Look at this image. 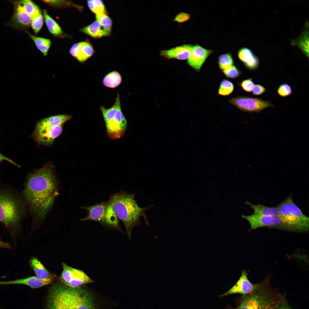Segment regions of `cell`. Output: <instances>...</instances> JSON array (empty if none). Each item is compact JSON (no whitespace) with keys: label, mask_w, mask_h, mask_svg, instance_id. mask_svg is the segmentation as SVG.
<instances>
[{"label":"cell","mask_w":309,"mask_h":309,"mask_svg":"<svg viewBox=\"0 0 309 309\" xmlns=\"http://www.w3.org/2000/svg\"><path fill=\"white\" fill-rule=\"evenodd\" d=\"M58 194V182L52 164L47 163L28 174L21 194L34 226L44 220Z\"/></svg>","instance_id":"cell-1"},{"label":"cell","mask_w":309,"mask_h":309,"mask_svg":"<svg viewBox=\"0 0 309 309\" xmlns=\"http://www.w3.org/2000/svg\"><path fill=\"white\" fill-rule=\"evenodd\" d=\"M28 207L21 193L0 185V223L13 237L21 229V223L25 217Z\"/></svg>","instance_id":"cell-2"},{"label":"cell","mask_w":309,"mask_h":309,"mask_svg":"<svg viewBox=\"0 0 309 309\" xmlns=\"http://www.w3.org/2000/svg\"><path fill=\"white\" fill-rule=\"evenodd\" d=\"M135 196L134 193L121 191L110 195L109 199L118 218L124 223L129 239L131 238L134 228L140 225L141 217L144 219L146 225L148 224L145 213L152 206L140 207L135 199Z\"/></svg>","instance_id":"cell-3"},{"label":"cell","mask_w":309,"mask_h":309,"mask_svg":"<svg viewBox=\"0 0 309 309\" xmlns=\"http://www.w3.org/2000/svg\"><path fill=\"white\" fill-rule=\"evenodd\" d=\"M270 285V279L267 277L258 283L252 292L243 296L238 307L234 309H275L286 300Z\"/></svg>","instance_id":"cell-4"},{"label":"cell","mask_w":309,"mask_h":309,"mask_svg":"<svg viewBox=\"0 0 309 309\" xmlns=\"http://www.w3.org/2000/svg\"><path fill=\"white\" fill-rule=\"evenodd\" d=\"M276 207L285 230L299 232L308 231L309 218L294 203L291 195Z\"/></svg>","instance_id":"cell-5"},{"label":"cell","mask_w":309,"mask_h":309,"mask_svg":"<svg viewBox=\"0 0 309 309\" xmlns=\"http://www.w3.org/2000/svg\"><path fill=\"white\" fill-rule=\"evenodd\" d=\"M100 110L104 120L108 137L116 139L124 134L127 126V121L122 111L120 95L117 93L114 103L109 108L102 106Z\"/></svg>","instance_id":"cell-6"},{"label":"cell","mask_w":309,"mask_h":309,"mask_svg":"<svg viewBox=\"0 0 309 309\" xmlns=\"http://www.w3.org/2000/svg\"><path fill=\"white\" fill-rule=\"evenodd\" d=\"M73 288L63 284H56L49 290L47 298V309H70Z\"/></svg>","instance_id":"cell-7"},{"label":"cell","mask_w":309,"mask_h":309,"mask_svg":"<svg viewBox=\"0 0 309 309\" xmlns=\"http://www.w3.org/2000/svg\"><path fill=\"white\" fill-rule=\"evenodd\" d=\"M63 271L60 279L63 284L71 288H76L94 281L83 271L62 263Z\"/></svg>","instance_id":"cell-8"},{"label":"cell","mask_w":309,"mask_h":309,"mask_svg":"<svg viewBox=\"0 0 309 309\" xmlns=\"http://www.w3.org/2000/svg\"><path fill=\"white\" fill-rule=\"evenodd\" d=\"M228 102L241 110L249 112H259L266 108L274 107L270 101L249 97L238 96L229 99Z\"/></svg>","instance_id":"cell-9"},{"label":"cell","mask_w":309,"mask_h":309,"mask_svg":"<svg viewBox=\"0 0 309 309\" xmlns=\"http://www.w3.org/2000/svg\"><path fill=\"white\" fill-rule=\"evenodd\" d=\"M241 217L249 223L250 225L249 230L262 227L285 230L284 224L278 215H266L253 213L249 215L242 214Z\"/></svg>","instance_id":"cell-10"},{"label":"cell","mask_w":309,"mask_h":309,"mask_svg":"<svg viewBox=\"0 0 309 309\" xmlns=\"http://www.w3.org/2000/svg\"><path fill=\"white\" fill-rule=\"evenodd\" d=\"M63 125L35 129L32 137L39 144L44 145H51L52 144L55 139L62 133Z\"/></svg>","instance_id":"cell-11"},{"label":"cell","mask_w":309,"mask_h":309,"mask_svg":"<svg viewBox=\"0 0 309 309\" xmlns=\"http://www.w3.org/2000/svg\"><path fill=\"white\" fill-rule=\"evenodd\" d=\"M72 309H96L92 294L81 286L74 288Z\"/></svg>","instance_id":"cell-12"},{"label":"cell","mask_w":309,"mask_h":309,"mask_svg":"<svg viewBox=\"0 0 309 309\" xmlns=\"http://www.w3.org/2000/svg\"><path fill=\"white\" fill-rule=\"evenodd\" d=\"M247 273L245 270L242 271L241 275L236 283L226 292L220 295L222 297L234 294H240L243 296L248 294L252 292L256 288L258 283L253 284L247 277Z\"/></svg>","instance_id":"cell-13"},{"label":"cell","mask_w":309,"mask_h":309,"mask_svg":"<svg viewBox=\"0 0 309 309\" xmlns=\"http://www.w3.org/2000/svg\"><path fill=\"white\" fill-rule=\"evenodd\" d=\"M213 52L212 50L205 48L199 45H193L187 64L199 72L206 60Z\"/></svg>","instance_id":"cell-14"},{"label":"cell","mask_w":309,"mask_h":309,"mask_svg":"<svg viewBox=\"0 0 309 309\" xmlns=\"http://www.w3.org/2000/svg\"><path fill=\"white\" fill-rule=\"evenodd\" d=\"M107 201H102L91 206L82 207L81 208L85 209L87 212L86 216L80 219L82 221H92L100 223L104 226V217Z\"/></svg>","instance_id":"cell-15"},{"label":"cell","mask_w":309,"mask_h":309,"mask_svg":"<svg viewBox=\"0 0 309 309\" xmlns=\"http://www.w3.org/2000/svg\"><path fill=\"white\" fill-rule=\"evenodd\" d=\"M54 279V276L42 279L37 276H31L9 281H0V285L24 284L35 289L48 285L53 282Z\"/></svg>","instance_id":"cell-16"},{"label":"cell","mask_w":309,"mask_h":309,"mask_svg":"<svg viewBox=\"0 0 309 309\" xmlns=\"http://www.w3.org/2000/svg\"><path fill=\"white\" fill-rule=\"evenodd\" d=\"M193 45L185 44L161 51L160 55L168 60L175 59L180 60L188 59L191 53Z\"/></svg>","instance_id":"cell-17"},{"label":"cell","mask_w":309,"mask_h":309,"mask_svg":"<svg viewBox=\"0 0 309 309\" xmlns=\"http://www.w3.org/2000/svg\"><path fill=\"white\" fill-rule=\"evenodd\" d=\"M70 52L79 62H83L92 56L94 49L90 44L82 41L74 44L71 48Z\"/></svg>","instance_id":"cell-18"},{"label":"cell","mask_w":309,"mask_h":309,"mask_svg":"<svg viewBox=\"0 0 309 309\" xmlns=\"http://www.w3.org/2000/svg\"><path fill=\"white\" fill-rule=\"evenodd\" d=\"M13 3L15 7L10 25L18 29L28 27L31 23L32 18L21 6L14 1Z\"/></svg>","instance_id":"cell-19"},{"label":"cell","mask_w":309,"mask_h":309,"mask_svg":"<svg viewBox=\"0 0 309 309\" xmlns=\"http://www.w3.org/2000/svg\"><path fill=\"white\" fill-rule=\"evenodd\" d=\"M239 59L247 69L251 70L257 69L260 65L258 57L249 48L243 47L237 53Z\"/></svg>","instance_id":"cell-20"},{"label":"cell","mask_w":309,"mask_h":309,"mask_svg":"<svg viewBox=\"0 0 309 309\" xmlns=\"http://www.w3.org/2000/svg\"><path fill=\"white\" fill-rule=\"evenodd\" d=\"M72 117L71 115H69L60 114L45 118L37 122L35 129L53 127L62 125L69 120Z\"/></svg>","instance_id":"cell-21"},{"label":"cell","mask_w":309,"mask_h":309,"mask_svg":"<svg viewBox=\"0 0 309 309\" xmlns=\"http://www.w3.org/2000/svg\"><path fill=\"white\" fill-rule=\"evenodd\" d=\"M309 24L306 21L305 28L301 34L296 39H291V45L298 47L308 58L309 56Z\"/></svg>","instance_id":"cell-22"},{"label":"cell","mask_w":309,"mask_h":309,"mask_svg":"<svg viewBox=\"0 0 309 309\" xmlns=\"http://www.w3.org/2000/svg\"><path fill=\"white\" fill-rule=\"evenodd\" d=\"M107 201L104 217V226L121 231L118 218L114 211L112 203L109 199Z\"/></svg>","instance_id":"cell-23"},{"label":"cell","mask_w":309,"mask_h":309,"mask_svg":"<svg viewBox=\"0 0 309 309\" xmlns=\"http://www.w3.org/2000/svg\"><path fill=\"white\" fill-rule=\"evenodd\" d=\"M80 31L95 38L107 36L110 34L104 30L100 23L97 20L82 28Z\"/></svg>","instance_id":"cell-24"},{"label":"cell","mask_w":309,"mask_h":309,"mask_svg":"<svg viewBox=\"0 0 309 309\" xmlns=\"http://www.w3.org/2000/svg\"><path fill=\"white\" fill-rule=\"evenodd\" d=\"M245 203L249 206L253 210V214L266 215H278L280 216V211L276 206L269 207L260 204L255 205L249 201H246Z\"/></svg>","instance_id":"cell-25"},{"label":"cell","mask_w":309,"mask_h":309,"mask_svg":"<svg viewBox=\"0 0 309 309\" xmlns=\"http://www.w3.org/2000/svg\"><path fill=\"white\" fill-rule=\"evenodd\" d=\"M30 266L36 276L41 278H46L53 276L36 258H32L29 261Z\"/></svg>","instance_id":"cell-26"},{"label":"cell","mask_w":309,"mask_h":309,"mask_svg":"<svg viewBox=\"0 0 309 309\" xmlns=\"http://www.w3.org/2000/svg\"><path fill=\"white\" fill-rule=\"evenodd\" d=\"M122 81V76L119 72L113 71L107 74L103 78L102 84L106 87L114 88L118 86Z\"/></svg>","instance_id":"cell-27"},{"label":"cell","mask_w":309,"mask_h":309,"mask_svg":"<svg viewBox=\"0 0 309 309\" xmlns=\"http://www.w3.org/2000/svg\"><path fill=\"white\" fill-rule=\"evenodd\" d=\"M14 2L21 6L32 19L37 15L41 11L38 7L31 0H23Z\"/></svg>","instance_id":"cell-28"},{"label":"cell","mask_w":309,"mask_h":309,"mask_svg":"<svg viewBox=\"0 0 309 309\" xmlns=\"http://www.w3.org/2000/svg\"><path fill=\"white\" fill-rule=\"evenodd\" d=\"M43 13L45 21L49 31L56 36L61 35L62 29L57 23L48 14L46 10H43Z\"/></svg>","instance_id":"cell-29"},{"label":"cell","mask_w":309,"mask_h":309,"mask_svg":"<svg viewBox=\"0 0 309 309\" xmlns=\"http://www.w3.org/2000/svg\"><path fill=\"white\" fill-rule=\"evenodd\" d=\"M27 33L34 41L38 49L44 56L47 55L51 45L50 40L32 35L27 32Z\"/></svg>","instance_id":"cell-30"},{"label":"cell","mask_w":309,"mask_h":309,"mask_svg":"<svg viewBox=\"0 0 309 309\" xmlns=\"http://www.w3.org/2000/svg\"><path fill=\"white\" fill-rule=\"evenodd\" d=\"M234 85L230 81L223 79L220 82L218 91V94L222 96H227L231 94L234 89Z\"/></svg>","instance_id":"cell-31"},{"label":"cell","mask_w":309,"mask_h":309,"mask_svg":"<svg viewBox=\"0 0 309 309\" xmlns=\"http://www.w3.org/2000/svg\"><path fill=\"white\" fill-rule=\"evenodd\" d=\"M233 58L230 53L221 54L218 58L219 67L222 71L233 65Z\"/></svg>","instance_id":"cell-32"},{"label":"cell","mask_w":309,"mask_h":309,"mask_svg":"<svg viewBox=\"0 0 309 309\" xmlns=\"http://www.w3.org/2000/svg\"><path fill=\"white\" fill-rule=\"evenodd\" d=\"M87 3L90 9L96 14L100 13L106 14L105 7L102 1L89 0L87 1Z\"/></svg>","instance_id":"cell-33"},{"label":"cell","mask_w":309,"mask_h":309,"mask_svg":"<svg viewBox=\"0 0 309 309\" xmlns=\"http://www.w3.org/2000/svg\"><path fill=\"white\" fill-rule=\"evenodd\" d=\"M96 17V20L100 23L104 30L110 34L112 23L111 19L105 14H97Z\"/></svg>","instance_id":"cell-34"},{"label":"cell","mask_w":309,"mask_h":309,"mask_svg":"<svg viewBox=\"0 0 309 309\" xmlns=\"http://www.w3.org/2000/svg\"><path fill=\"white\" fill-rule=\"evenodd\" d=\"M43 23L42 15L40 11L39 14L32 19L31 26L35 34H37L41 28Z\"/></svg>","instance_id":"cell-35"},{"label":"cell","mask_w":309,"mask_h":309,"mask_svg":"<svg viewBox=\"0 0 309 309\" xmlns=\"http://www.w3.org/2000/svg\"><path fill=\"white\" fill-rule=\"evenodd\" d=\"M225 76L227 78L235 79L240 76L241 71L235 66L232 65L222 70Z\"/></svg>","instance_id":"cell-36"},{"label":"cell","mask_w":309,"mask_h":309,"mask_svg":"<svg viewBox=\"0 0 309 309\" xmlns=\"http://www.w3.org/2000/svg\"><path fill=\"white\" fill-rule=\"evenodd\" d=\"M277 92L280 96L285 97L291 95L292 92L291 86L286 83L280 84L278 88Z\"/></svg>","instance_id":"cell-37"},{"label":"cell","mask_w":309,"mask_h":309,"mask_svg":"<svg viewBox=\"0 0 309 309\" xmlns=\"http://www.w3.org/2000/svg\"><path fill=\"white\" fill-rule=\"evenodd\" d=\"M254 83L251 78L243 80L241 82L240 85L243 90L247 92H251Z\"/></svg>","instance_id":"cell-38"},{"label":"cell","mask_w":309,"mask_h":309,"mask_svg":"<svg viewBox=\"0 0 309 309\" xmlns=\"http://www.w3.org/2000/svg\"><path fill=\"white\" fill-rule=\"evenodd\" d=\"M191 17L190 14L184 12H180L176 16L173 21L180 23H184L189 20Z\"/></svg>","instance_id":"cell-39"},{"label":"cell","mask_w":309,"mask_h":309,"mask_svg":"<svg viewBox=\"0 0 309 309\" xmlns=\"http://www.w3.org/2000/svg\"><path fill=\"white\" fill-rule=\"evenodd\" d=\"M266 90L265 88L259 84H255L253 87L252 92L253 95L258 96L263 94Z\"/></svg>","instance_id":"cell-40"},{"label":"cell","mask_w":309,"mask_h":309,"mask_svg":"<svg viewBox=\"0 0 309 309\" xmlns=\"http://www.w3.org/2000/svg\"><path fill=\"white\" fill-rule=\"evenodd\" d=\"M4 160L7 161L12 164L13 165L16 166L18 167H20V166L18 164H17L14 161H13L10 159H9L8 158L4 156L0 152V163L2 161Z\"/></svg>","instance_id":"cell-41"},{"label":"cell","mask_w":309,"mask_h":309,"mask_svg":"<svg viewBox=\"0 0 309 309\" xmlns=\"http://www.w3.org/2000/svg\"><path fill=\"white\" fill-rule=\"evenodd\" d=\"M1 248L11 249L12 247L9 243L3 241L0 239V248Z\"/></svg>","instance_id":"cell-42"},{"label":"cell","mask_w":309,"mask_h":309,"mask_svg":"<svg viewBox=\"0 0 309 309\" xmlns=\"http://www.w3.org/2000/svg\"><path fill=\"white\" fill-rule=\"evenodd\" d=\"M275 309H292L285 300Z\"/></svg>","instance_id":"cell-43"},{"label":"cell","mask_w":309,"mask_h":309,"mask_svg":"<svg viewBox=\"0 0 309 309\" xmlns=\"http://www.w3.org/2000/svg\"></svg>","instance_id":"cell-44"}]
</instances>
